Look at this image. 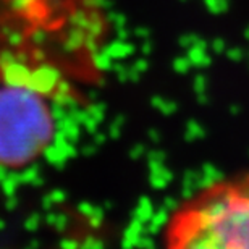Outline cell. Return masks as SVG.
Segmentation results:
<instances>
[{
	"label": "cell",
	"instance_id": "cell-1",
	"mask_svg": "<svg viewBox=\"0 0 249 249\" xmlns=\"http://www.w3.org/2000/svg\"><path fill=\"white\" fill-rule=\"evenodd\" d=\"M160 236L170 249H249V172L197 189L170 212Z\"/></svg>",
	"mask_w": 249,
	"mask_h": 249
},
{
	"label": "cell",
	"instance_id": "cell-2",
	"mask_svg": "<svg viewBox=\"0 0 249 249\" xmlns=\"http://www.w3.org/2000/svg\"><path fill=\"white\" fill-rule=\"evenodd\" d=\"M55 133L42 94L24 84L0 88V167L21 168L46 152Z\"/></svg>",
	"mask_w": 249,
	"mask_h": 249
}]
</instances>
